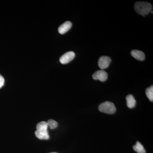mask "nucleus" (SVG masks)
<instances>
[{"mask_svg": "<svg viewBox=\"0 0 153 153\" xmlns=\"http://www.w3.org/2000/svg\"><path fill=\"white\" fill-rule=\"evenodd\" d=\"M134 10L138 14L144 16L152 12V6L147 2H137L134 4Z\"/></svg>", "mask_w": 153, "mask_h": 153, "instance_id": "f257e3e1", "label": "nucleus"}, {"mask_svg": "<svg viewBox=\"0 0 153 153\" xmlns=\"http://www.w3.org/2000/svg\"><path fill=\"white\" fill-rule=\"evenodd\" d=\"M111 62V59L108 56H102L98 60L99 67L101 69H104L108 67Z\"/></svg>", "mask_w": 153, "mask_h": 153, "instance_id": "7ed1b4c3", "label": "nucleus"}, {"mask_svg": "<svg viewBox=\"0 0 153 153\" xmlns=\"http://www.w3.org/2000/svg\"><path fill=\"white\" fill-rule=\"evenodd\" d=\"M56 153V152H53V153Z\"/></svg>", "mask_w": 153, "mask_h": 153, "instance_id": "2eb2a0df", "label": "nucleus"}, {"mask_svg": "<svg viewBox=\"0 0 153 153\" xmlns=\"http://www.w3.org/2000/svg\"><path fill=\"white\" fill-rule=\"evenodd\" d=\"M75 55L73 52H68L63 54L60 58V62L62 64H66L71 61L74 57Z\"/></svg>", "mask_w": 153, "mask_h": 153, "instance_id": "39448f33", "label": "nucleus"}, {"mask_svg": "<svg viewBox=\"0 0 153 153\" xmlns=\"http://www.w3.org/2000/svg\"><path fill=\"white\" fill-rule=\"evenodd\" d=\"M48 128L47 122L45 121L39 123L36 126V129L38 130H48Z\"/></svg>", "mask_w": 153, "mask_h": 153, "instance_id": "9b49d317", "label": "nucleus"}, {"mask_svg": "<svg viewBox=\"0 0 153 153\" xmlns=\"http://www.w3.org/2000/svg\"><path fill=\"white\" fill-rule=\"evenodd\" d=\"M133 149L137 153H146L143 146L139 141H137L136 144L133 146Z\"/></svg>", "mask_w": 153, "mask_h": 153, "instance_id": "9d476101", "label": "nucleus"}, {"mask_svg": "<svg viewBox=\"0 0 153 153\" xmlns=\"http://www.w3.org/2000/svg\"><path fill=\"white\" fill-rule=\"evenodd\" d=\"M146 95L151 102L153 101V86L152 85L150 87L148 88L146 91Z\"/></svg>", "mask_w": 153, "mask_h": 153, "instance_id": "f8f14e48", "label": "nucleus"}, {"mask_svg": "<svg viewBox=\"0 0 153 153\" xmlns=\"http://www.w3.org/2000/svg\"><path fill=\"white\" fill-rule=\"evenodd\" d=\"M99 110L101 112L108 114H113L116 111V108L114 104L109 101L105 102L100 105Z\"/></svg>", "mask_w": 153, "mask_h": 153, "instance_id": "f03ea898", "label": "nucleus"}, {"mask_svg": "<svg viewBox=\"0 0 153 153\" xmlns=\"http://www.w3.org/2000/svg\"><path fill=\"white\" fill-rule=\"evenodd\" d=\"M92 78L95 80H99L102 82H104L107 79L108 74L104 70H98L94 73Z\"/></svg>", "mask_w": 153, "mask_h": 153, "instance_id": "20e7f679", "label": "nucleus"}, {"mask_svg": "<svg viewBox=\"0 0 153 153\" xmlns=\"http://www.w3.org/2000/svg\"><path fill=\"white\" fill-rule=\"evenodd\" d=\"M126 99L127 105L129 108H133L135 106L136 101L134 98L133 96L131 94H129L126 97Z\"/></svg>", "mask_w": 153, "mask_h": 153, "instance_id": "1a4fd4ad", "label": "nucleus"}, {"mask_svg": "<svg viewBox=\"0 0 153 153\" xmlns=\"http://www.w3.org/2000/svg\"><path fill=\"white\" fill-rule=\"evenodd\" d=\"M35 134L36 137L40 140H48L49 138L48 130H37L35 132Z\"/></svg>", "mask_w": 153, "mask_h": 153, "instance_id": "0eeeda50", "label": "nucleus"}, {"mask_svg": "<svg viewBox=\"0 0 153 153\" xmlns=\"http://www.w3.org/2000/svg\"><path fill=\"white\" fill-rule=\"evenodd\" d=\"M48 126L51 129H55L58 126V123L57 122L53 120H49L47 122Z\"/></svg>", "mask_w": 153, "mask_h": 153, "instance_id": "ddd939ff", "label": "nucleus"}, {"mask_svg": "<svg viewBox=\"0 0 153 153\" xmlns=\"http://www.w3.org/2000/svg\"><path fill=\"white\" fill-rule=\"evenodd\" d=\"M131 54L133 57L137 60L142 61L144 60L145 55L142 51L138 50H133L131 52Z\"/></svg>", "mask_w": 153, "mask_h": 153, "instance_id": "6e6552de", "label": "nucleus"}, {"mask_svg": "<svg viewBox=\"0 0 153 153\" xmlns=\"http://www.w3.org/2000/svg\"><path fill=\"white\" fill-rule=\"evenodd\" d=\"M72 27V24L70 22L67 21L60 25L58 28V32L60 34H64L71 29Z\"/></svg>", "mask_w": 153, "mask_h": 153, "instance_id": "423d86ee", "label": "nucleus"}, {"mask_svg": "<svg viewBox=\"0 0 153 153\" xmlns=\"http://www.w3.org/2000/svg\"><path fill=\"white\" fill-rule=\"evenodd\" d=\"M4 77H3V76H2V75L0 74V88L4 85Z\"/></svg>", "mask_w": 153, "mask_h": 153, "instance_id": "4468645a", "label": "nucleus"}]
</instances>
